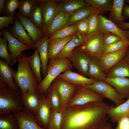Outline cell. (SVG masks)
<instances>
[{"mask_svg": "<svg viewBox=\"0 0 129 129\" xmlns=\"http://www.w3.org/2000/svg\"><path fill=\"white\" fill-rule=\"evenodd\" d=\"M110 107L103 102L67 107L61 129H96L107 122Z\"/></svg>", "mask_w": 129, "mask_h": 129, "instance_id": "1", "label": "cell"}, {"mask_svg": "<svg viewBox=\"0 0 129 129\" xmlns=\"http://www.w3.org/2000/svg\"><path fill=\"white\" fill-rule=\"evenodd\" d=\"M27 57L23 52L17 58L18 64L14 81L22 94L28 90L38 93L39 83L29 64Z\"/></svg>", "mask_w": 129, "mask_h": 129, "instance_id": "2", "label": "cell"}, {"mask_svg": "<svg viewBox=\"0 0 129 129\" xmlns=\"http://www.w3.org/2000/svg\"><path fill=\"white\" fill-rule=\"evenodd\" d=\"M22 95L19 88L11 89L0 79V115L24 111Z\"/></svg>", "mask_w": 129, "mask_h": 129, "instance_id": "3", "label": "cell"}, {"mask_svg": "<svg viewBox=\"0 0 129 129\" xmlns=\"http://www.w3.org/2000/svg\"><path fill=\"white\" fill-rule=\"evenodd\" d=\"M73 67L68 58L50 60L46 75L38 85L39 95L41 97H46L48 89L54 79L61 73L71 70Z\"/></svg>", "mask_w": 129, "mask_h": 129, "instance_id": "4", "label": "cell"}, {"mask_svg": "<svg viewBox=\"0 0 129 129\" xmlns=\"http://www.w3.org/2000/svg\"><path fill=\"white\" fill-rule=\"evenodd\" d=\"M103 34L100 32L86 37L84 42L78 47L91 56L100 58L102 56L104 48Z\"/></svg>", "mask_w": 129, "mask_h": 129, "instance_id": "5", "label": "cell"}, {"mask_svg": "<svg viewBox=\"0 0 129 129\" xmlns=\"http://www.w3.org/2000/svg\"><path fill=\"white\" fill-rule=\"evenodd\" d=\"M90 89L101 96L113 101L117 106L125 101L115 89L104 81H97L90 85L84 86Z\"/></svg>", "mask_w": 129, "mask_h": 129, "instance_id": "6", "label": "cell"}, {"mask_svg": "<svg viewBox=\"0 0 129 129\" xmlns=\"http://www.w3.org/2000/svg\"><path fill=\"white\" fill-rule=\"evenodd\" d=\"M103 97L94 91L86 87L78 86L67 107L103 102Z\"/></svg>", "mask_w": 129, "mask_h": 129, "instance_id": "7", "label": "cell"}, {"mask_svg": "<svg viewBox=\"0 0 129 129\" xmlns=\"http://www.w3.org/2000/svg\"><path fill=\"white\" fill-rule=\"evenodd\" d=\"M2 34L8 43V51L11 53L14 64L18 62L17 58L23 51L31 49H34L31 46L22 43L13 37L6 27L1 30Z\"/></svg>", "mask_w": 129, "mask_h": 129, "instance_id": "8", "label": "cell"}, {"mask_svg": "<svg viewBox=\"0 0 129 129\" xmlns=\"http://www.w3.org/2000/svg\"><path fill=\"white\" fill-rule=\"evenodd\" d=\"M43 16L42 32L43 35L52 21L59 12L58 0H39Z\"/></svg>", "mask_w": 129, "mask_h": 129, "instance_id": "9", "label": "cell"}, {"mask_svg": "<svg viewBox=\"0 0 129 129\" xmlns=\"http://www.w3.org/2000/svg\"><path fill=\"white\" fill-rule=\"evenodd\" d=\"M59 94L61 101L60 111H63L75 93L78 86L70 84L56 77L53 82Z\"/></svg>", "mask_w": 129, "mask_h": 129, "instance_id": "10", "label": "cell"}, {"mask_svg": "<svg viewBox=\"0 0 129 129\" xmlns=\"http://www.w3.org/2000/svg\"><path fill=\"white\" fill-rule=\"evenodd\" d=\"M92 57L82 51L78 46L74 49L68 59L73 66L78 71L79 74L86 76L89 64Z\"/></svg>", "mask_w": 129, "mask_h": 129, "instance_id": "11", "label": "cell"}, {"mask_svg": "<svg viewBox=\"0 0 129 129\" xmlns=\"http://www.w3.org/2000/svg\"><path fill=\"white\" fill-rule=\"evenodd\" d=\"M58 78L73 85L78 86H84L91 84L97 80L87 78L80 74L67 70L59 75Z\"/></svg>", "mask_w": 129, "mask_h": 129, "instance_id": "12", "label": "cell"}, {"mask_svg": "<svg viewBox=\"0 0 129 129\" xmlns=\"http://www.w3.org/2000/svg\"><path fill=\"white\" fill-rule=\"evenodd\" d=\"M52 109L46 97H41L35 119L38 124L45 129H48V122Z\"/></svg>", "mask_w": 129, "mask_h": 129, "instance_id": "13", "label": "cell"}, {"mask_svg": "<svg viewBox=\"0 0 129 129\" xmlns=\"http://www.w3.org/2000/svg\"><path fill=\"white\" fill-rule=\"evenodd\" d=\"M129 47L120 50L107 54L99 59L102 70L106 74L113 66L124 58Z\"/></svg>", "mask_w": 129, "mask_h": 129, "instance_id": "14", "label": "cell"}, {"mask_svg": "<svg viewBox=\"0 0 129 129\" xmlns=\"http://www.w3.org/2000/svg\"><path fill=\"white\" fill-rule=\"evenodd\" d=\"M20 21L34 43L37 42L43 35L42 30L30 19L21 14L19 12L16 14Z\"/></svg>", "mask_w": 129, "mask_h": 129, "instance_id": "15", "label": "cell"}, {"mask_svg": "<svg viewBox=\"0 0 129 129\" xmlns=\"http://www.w3.org/2000/svg\"><path fill=\"white\" fill-rule=\"evenodd\" d=\"M49 38L47 36L43 35L39 40L34 43V47L39 52L41 63L42 74L43 78L46 75L48 69V43Z\"/></svg>", "mask_w": 129, "mask_h": 129, "instance_id": "16", "label": "cell"}, {"mask_svg": "<svg viewBox=\"0 0 129 129\" xmlns=\"http://www.w3.org/2000/svg\"><path fill=\"white\" fill-rule=\"evenodd\" d=\"M41 97L38 93L30 90L22 94L24 111L35 115L40 105Z\"/></svg>", "mask_w": 129, "mask_h": 129, "instance_id": "17", "label": "cell"}, {"mask_svg": "<svg viewBox=\"0 0 129 129\" xmlns=\"http://www.w3.org/2000/svg\"><path fill=\"white\" fill-rule=\"evenodd\" d=\"M86 37V35L77 32L73 38L66 43L55 59H63L69 58L74 49L82 44Z\"/></svg>", "mask_w": 129, "mask_h": 129, "instance_id": "18", "label": "cell"}, {"mask_svg": "<svg viewBox=\"0 0 129 129\" xmlns=\"http://www.w3.org/2000/svg\"><path fill=\"white\" fill-rule=\"evenodd\" d=\"M116 91L124 99L129 98V79L125 77H106L104 80Z\"/></svg>", "mask_w": 129, "mask_h": 129, "instance_id": "19", "label": "cell"}, {"mask_svg": "<svg viewBox=\"0 0 129 129\" xmlns=\"http://www.w3.org/2000/svg\"><path fill=\"white\" fill-rule=\"evenodd\" d=\"M8 30L14 37L21 42L32 46L34 49V43L26 32L25 28L17 18L13 26L8 29Z\"/></svg>", "mask_w": 129, "mask_h": 129, "instance_id": "20", "label": "cell"}, {"mask_svg": "<svg viewBox=\"0 0 129 129\" xmlns=\"http://www.w3.org/2000/svg\"><path fill=\"white\" fill-rule=\"evenodd\" d=\"M19 123V129H45L37 123L35 115L24 111L14 113Z\"/></svg>", "mask_w": 129, "mask_h": 129, "instance_id": "21", "label": "cell"}, {"mask_svg": "<svg viewBox=\"0 0 129 129\" xmlns=\"http://www.w3.org/2000/svg\"><path fill=\"white\" fill-rule=\"evenodd\" d=\"M74 12L68 13L59 12L47 27L43 35L49 38L54 32L63 28L70 16Z\"/></svg>", "mask_w": 129, "mask_h": 129, "instance_id": "22", "label": "cell"}, {"mask_svg": "<svg viewBox=\"0 0 129 129\" xmlns=\"http://www.w3.org/2000/svg\"><path fill=\"white\" fill-rule=\"evenodd\" d=\"M75 34L65 38L49 40L48 50L49 59H54L63 49L64 46L74 37Z\"/></svg>", "mask_w": 129, "mask_h": 129, "instance_id": "23", "label": "cell"}, {"mask_svg": "<svg viewBox=\"0 0 129 129\" xmlns=\"http://www.w3.org/2000/svg\"><path fill=\"white\" fill-rule=\"evenodd\" d=\"M16 73V71L11 68L5 61L0 59V79L10 88L14 90L18 88L14 81Z\"/></svg>", "mask_w": 129, "mask_h": 129, "instance_id": "24", "label": "cell"}, {"mask_svg": "<svg viewBox=\"0 0 129 129\" xmlns=\"http://www.w3.org/2000/svg\"><path fill=\"white\" fill-rule=\"evenodd\" d=\"M99 17L103 33H112L122 38H126L125 30L120 28L110 20L100 14H99Z\"/></svg>", "mask_w": 129, "mask_h": 129, "instance_id": "25", "label": "cell"}, {"mask_svg": "<svg viewBox=\"0 0 129 129\" xmlns=\"http://www.w3.org/2000/svg\"><path fill=\"white\" fill-rule=\"evenodd\" d=\"M107 116L113 123L117 122L121 118L129 116V98L117 106H110Z\"/></svg>", "mask_w": 129, "mask_h": 129, "instance_id": "26", "label": "cell"}, {"mask_svg": "<svg viewBox=\"0 0 129 129\" xmlns=\"http://www.w3.org/2000/svg\"><path fill=\"white\" fill-rule=\"evenodd\" d=\"M109 78L129 77V64L124 58L112 67L106 73Z\"/></svg>", "mask_w": 129, "mask_h": 129, "instance_id": "27", "label": "cell"}, {"mask_svg": "<svg viewBox=\"0 0 129 129\" xmlns=\"http://www.w3.org/2000/svg\"><path fill=\"white\" fill-rule=\"evenodd\" d=\"M86 76L97 81H104L105 79L106 74L100 67L98 58L92 57L89 64Z\"/></svg>", "mask_w": 129, "mask_h": 129, "instance_id": "28", "label": "cell"}, {"mask_svg": "<svg viewBox=\"0 0 129 129\" xmlns=\"http://www.w3.org/2000/svg\"><path fill=\"white\" fill-rule=\"evenodd\" d=\"M98 12L93 7L88 5L75 11L70 16L64 27L69 26L88 17L93 13Z\"/></svg>", "mask_w": 129, "mask_h": 129, "instance_id": "29", "label": "cell"}, {"mask_svg": "<svg viewBox=\"0 0 129 129\" xmlns=\"http://www.w3.org/2000/svg\"><path fill=\"white\" fill-rule=\"evenodd\" d=\"M124 0H114L109 11V19L116 25L125 21L122 14Z\"/></svg>", "mask_w": 129, "mask_h": 129, "instance_id": "30", "label": "cell"}, {"mask_svg": "<svg viewBox=\"0 0 129 129\" xmlns=\"http://www.w3.org/2000/svg\"><path fill=\"white\" fill-rule=\"evenodd\" d=\"M88 5L83 0H66L59 3V12L68 13L76 11Z\"/></svg>", "mask_w": 129, "mask_h": 129, "instance_id": "31", "label": "cell"}, {"mask_svg": "<svg viewBox=\"0 0 129 129\" xmlns=\"http://www.w3.org/2000/svg\"><path fill=\"white\" fill-rule=\"evenodd\" d=\"M46 96L52 109L56 111H60L61 106V98L57 89L53 83L49 87Z\"/></svg>", "mask_w": 129, "mask_h": 129, "instance_id": "32", "label": "cell"}, {"mask_svg": "<svg viewBox=\"0 0 129 129\" xmlns=\"http://www.w3.org/2000/svg\"><path fill=\"white\" fill-rule=\"evenodd\" d=\"M27 60L29 64L31 70L39 83L43 79L41 74V60L38 51L36 48L34 53L29 56H27Z\"/></svg>", "mask_w": 129, "mask_h": 129, "instance_id": "33", "label": "cell"}, {"mask_svg": "<svg viewBox=\"0 0 129 129\" xmlns=\"http://www.w3.org/2000/svg\"><path fill=\"white\" fill-rule=\"evenodd\" d=\"M0 129H19L18 121L14 113L0 115Z\"/></svg>", "mask_w": 129, "mask_h": 129, "instance_id": "34", "label": "cell"}, {"mask_svg": "<svg viewBox=\"0 0 129 129\" xmlns=\"http://www.w3.org/2000/svg\"><path fill=\"white\" fill-rule=\"evenodd\" d=\"M87 4L95 9L99 13H103L109 11L113 0H86Z\"/></svg>", "mask_w": 129, "mask_h": 129, "instance_id": "35", "label": "cell"}, {"mask_svg": "<svg viewBox=\"0 0 129 129\" xmlns=\"http://www.w3.org/2000/svg\"><path fill=\"white\" fill-rule=\"evenodd\" d=\"M99 14L97 12H94L89 17V26L86 37L102 32L99 19Z\"/></svg>", "mask_w": 129, "mask_h": 129, "instance_id": "36", "label": "cell"}, {"mask_svg": "<svg viewBox=\"0 0 129 129\" xmlns=\"http://www.w3.org/2000/svg\"><path fill=\"white\" fill-rule=\"evenodd\" d=\"M77 30L76 25L75 24L64 27L62 29L54 32L49 38V40L53 39L65 38L75 34Z\"/></svg>", "mask_w": 129, "mask_h": 129, "instance_id": "37", "label": "cell"}, {"mask_svg": "<svg viewBox=\"0 0 129 129\" xmlns=\"http://www.w3.org/2000/svg\"><path fill=\"white\" fill-rule=\"evenodd\" d=\"M63 111H56L51 109L48 122V129H61Z\"/></svg>", "mask_w": 129, "mask_h": 129, "instance_id": "38", "label": "cell"}, {"mask_svg": "<svg viewBox=\"0 0 129 129\" xmlns=\"http://www.w3.org/2000/svg\"><path fill=\"white\" fill-rule=\"evenodd\" d=\"M129 47V40L126 38H122L116 42L104 48L102 56L106 54L117 52Z\"/></svg>", "mask_w": 129, "mask_h": 129, "instance_id": "39", "label": "cell"}, {"mask_svg": "<svg viewBox=\"0 0 129 129\" xmlns=\"http://www.w3.org/2000/svg\"><path fill=\"white\" fill-rule=\"evenodd\" d=\"M43 20L41 7L39 0H37L36 2L33 7L31 20L42 31Z\"/></svg>", "mask_w": 129, "mask_h": 129, "instance_id": "40", "label": "cell"}, {"mask_svg": "<svg viewBox=\"0 0 129 129\" xmlns=\"http://www.w3.org/2000/svg\"><path fill=\"white\" fill-rule=\"evenodd\" d=\"M36 1L37 0H23L20 1L18 8L19 12L31 20L33 7Z\"/></svg>", "mask_w": 129, "mask_h": 129, "instance_id": "41", "label": "cell"}, {"mask_svg": "<svg viewBox=\"0 0 129 129\" xmlns=\"http://www.w3.org/2000/svg\"><path fill=\"white\" fill-rule=\"evenodd\" d=\"M5 39L3 36L0 37V57L3 59L10 66H12L14 64L11 54L7 50L8 43Z\"/></svg>", "mask_w": 129, "mask_h": 129, "instance_id": "42", "label": "cell"}, {"mask_svg": "<svg viewBox=\"0 0 129 129\" xmlns=\"http://www.w3.org/2000/svg\"><path fill=\"white\" fill-rule=\"evenodd\" d=\"M19 0H6L5 5L1 14L6 16L16 15L15 10L18 9Z\"/></svg>", "mask_w": 129, "mask_h": 129, "instance_id": "43", "label": "cell"}, {"mask_svg": "<svg viewBox=\"0 0 129 129\" xmlns=\"http://www.w3.org/2000/svg\"><path fill=\"white\" fill-rule=\"evenodd\" d=\"M103 38L104 48L118 41L122 38L114 34L106 33H104Z\"/></svg>", "mask_w": 129, "mask_h": 129, "instance_id": "44", "label": "cell"}, {"mask_svg": "<svg viewBox=\"0 0 129 129\" xmlns=\"http://www.w3.org/2000/svg\"><path fill=\"white\" fill-rule=\"evenodd\" d=\"M16 16H0V30L4 27L8 29L10 27L9 25L14 24V22L17 18Z\"/></svg>", "mask_w": 129, "mask_h": 129, "instance_id": "45", "label": "cell"}, {"mask_svg": "<svg viewBox=\"0 0 129 129\" xmlns=\"http://www.w3.org/2000/svg\"><path fill=\"white\" fill-rule=\"evenodd\" d=\"M89 23L88 17L76 23L78 32L86 35L88 30Z\"/></svg>", "mask_w": 129, "mask_h": 129, "instance_id": "46", "label": "cell"}, {"mask_svg": "<svg viewBox=\"0 0 129 129\" xmlns=\"http://www.w3.org/2000/svg\"><path fill=\"white\" fill-rule=\"evenodd\" d=\"M115 129H129V117L126 116L120 119L117 122Z\"/></svg>", "mask_w": 129, "mask_h": 129, "instance_id": "47", "label": "cell"}, {"mask_svg": "<svg viewBox=\"0 0 129 129\" xmlns=\"http://www.w3.org/2000/svg\"><path fill=\"white\" fill-rule=\"evenodd\" d=\"M122 14L125 19H127L129 17V5L124 4L123 7Z\"/></svg>", "mask_w": 129, "mask_h": 129, "instance_id": "48", "label": "cell"}, {"mask_svg": "<svg viewBox=\"0 0 129 129\" xmlns=\"http://www.w3.org/2000/svg\"><path fill=\"white\" fill-rule=\"evenodd\" d=\"M117 25L120 28L124 30V29H129V22H123Z\"/></svg>", "mask_w": 129, "mask_h": 129, "instance_id": "49", "label": "cell"}, {"mask_svg": "<svg viewBox=\"0 0 129 129\" xmlns=\"http://www.w3.org/2000/svg\"><path fill=\"white\" fill-rule=\"evenodd\" d=\"M6 0H0V14H1L4 8Z\"/></svg>", "mask_w": 129, "mask_h": 129, "instance_id": "50", "label": "cell"}, {"mask_svg": "<svg viewBox=\"0 0 129 129\" xmlns=\"http://www.w3.org/2000/svg\"><path fill=\"white\" fill-rule=\"evenodd\" d=\"M124 58L127 62L129 64V48Z\"/></svg>", "mask_w": 129, "mask_h": 129, "instance_id": "51", "label": "cell"}, {"mask_svg": "<svg viewBox=\"0 0 129 129\" xmlns=\"http://www.w3.org/2000/svg\"><path fill=\"white\" fill-rule=\"evenodd\" d=\"M126 38L129 40V30L125 31Z\"/></svg>", "mask_w": 129, "mask_h": 129, "instance_id": "52", "label": "cell"}, {"mask_svg": "<svg viewBox=\"0 0 129 129\" xmlns=\"http://www.w3.org/2000/svg\"><path fill=\"white\" fill-rule=\"evenodd\" d=\"M96 129H107L104 126H102Z\"/></svg>", "mask_w": 129, "mask_h": 129, "instance_id": "53", "label": "cell"}, {"mask_svg": "<svg viewBox=\"0 0 129 129\" xmlns=\"http://www.w3.org/2000/svg\"><path fill=\"white\" fill-rule=\"evenodd\" d=\"M125 1L126 3H129V0H126Z\"/></svg>", "mask_w": 129, "mask_h": 129, "instance_id": "54", "label": "cell"}, {"mask_svg": "<svg viewBox=\"0 0 129 129\" xmlns=\"http://www.w3.org/2000/svg\"></svg>", "mask_w": 129, "mask_h": 129, "instance_id": "55", "label": "cell"}]
</instances>
